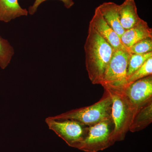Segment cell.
I'll list each match as a JSON object with an SVG mask.
<instances>
[{
  "mask_svg": "<svg viewBox=\"0 0 152 152\" xmlns=\"http://www.w3.org/2000/svg\"><path fill=\"white\" fill-rule=\"evenodd\" d=\"M152 57V52L142 54H130L128 62L127 72L128 79L134 72L140 67L148 59Z\"/></svg>",
  "mask_w": 152,
  "mask_h": 152,
  "instance_id": "15",
  "label": "cell"
},
{
  "mask_svg": "<svg viewBox=\"0 0 152 152\" xmlns=\"http://www.w3.org/2000/svg\"><path fill=\"white\" fill-rule=\"evenodd\" d=\"M130 54H142L152 52V38L139 41L128 49Z\"/></svg>",
  "mask_w": 152,
  "mask_h": 152,
  "instance_id": "17",
  "label": "cell"
},
{
  "mask_svg": "<svg viewBox=\"0 0 152 152\" xmlns=\"http://www.w3.org/2000/svg\"><path fill=\"white\" fill-rule=\"evenodd\" d=\"M107 90L113 99L111 116L114 130L112 140L114 144L124 140L129 131L134 111L123 93Z\"/></svg>",
  "mask_w": 152,
  "mask_h": 152,
  "instance_id": "4",
  "label": "cell"
},
{
  "mask_svg": "<svg viewBox=\"0 0 152 152\" xmlns=\"http://www.w3.org/2000/svg\"><path fill=\"white\" fill-rule=\"evenodd\" d=\"M151 75H152V57L148 59L140 67L130 76L128 78V82L129 84Z\"/></svg>",
  "mask_w": 152,
  "mask_h": 152,
  "instance_id": "16",
  "label": "cell"
},
{
  "mask_svg": "<svg viewBox=\"0 0 152 152\" xmlns=\"http://www.w3.org/2000/svg\"><path fill=\"white\" fill-rule=\"evenodd\" d=\"M28 14L27 10L20 5L18 0H0V21L8 23Z\"/></svg>",
  "mask_w": 152,
  "mask_h": 152,
  "instance_id": "13",
  "label": "cell"
},
{
  "mask_svg": "<svg viewBox=\"0 0 152 152\" xmlns=\"http://www.w3.org/2000/svg\"><path fill=\"white\" fill-rule=\"evenodd\" d=\"M48 0H35L32 6H30L28 9V13L31 15L34 14L37 10L38 8L42 3ZM62 2L64 6L66 8L69 9L71 8L73 6L75 3L73 0H58Z\"/></svg>",
  "mask_w": 152,
  "mask_h": 152,
  "instance_id": "18",
  "label": "cell"
},
{
  "mask_svg": "<svg viewBox=\"0 0 152 152\" xmlns=\"http://www.w3.org/2000/svg\"><path fill=\"white\" fill-rule=\"evenodd\" d=\"M114 125L111 118L89 126L88 131L78 149L86 152H98L114 145L112 137Z\"/></svg>",
  "mask_w": 152,
  "mask_h": 152,
  "instance_id": "5",
  "label": "cell"
},
{
  "mask_svg": "<svg viewBox=\"0 0 152 152\" xmlns=\"http://www.w3.org/2000/svg\"><path fill=\"white\" fill-rule=\"evenodd\" d=\"M123 94L134 113L137 108L152 99V75L129 84Z\"/></svg>",
  "mask_w": 152,
  "mask_h": 152,
  "instance_id": "7",
  "label": "cell"
},
{
  "mask_svg": "<svg viewBox=\"0 0 152 152\" xmlns=\"http://www.w3.org/2000/svg\"><path fill=\"white\" fill-rule=\"evenodd\" d=\"M152 38V30L148 23L142 20L137 24L128 30L121 37L122 43L127 50L139 41Z\"/></svg>",
  "mask_w": 152,
  "mask_h": 152,
  "instance_id": "9",
  "label": "cell"
},
{
  "mask_svg": "<svg viewBox=\"0 0 152 152\" xmlns=\"http://www.w3.org/2000/svg\"><path fill=\"white\" fill-rule=\"evenodd\" d=\"M104 89L102 97L96 103L71 110L52 118L56 120H74L88 126L111 118L113 99L108 91Z\"/></svg>",
  "mask_w": 152,
  "mask_h": 152,
  "instance_id": "2",
  "label": "cell"
},
{
  "mask_svg": "<svg viewBox=\"0 0 152 152\" xmlns=\"http://www.w3.org/2000/svg\"><path fill=\"white\" fill-rule=\"evenodd\" d=\"M152 122V99L136 109L129 131L135 132L144 129Z\"/></svg>",
  "mask_w": 152,
  "mask_h": 152,
  "instance_id": "11",
  "label": "cell"
},
{
  "mask_svg": "<svg viewBox=\"0 0 152 152\" xmlns=\"http://www.w3.org/2000/svg\"><path fill=\"white\" fill-rule=\"evenodd\" d=\"M14 54V50L8 41L0 37V67L5 69L10 62Z\"/></svg>",
  "mask_w": 152,
  "mask_h": 152,
  "instance_id": "14",
  "label": "cell"
},
{
  "mask_svg": "<svg viewBox=\"0 0 152 152\" xmlns=\"http://www.w3.org/2000/svg\"><path fill=\"white\" fill-rule=\"evenodd\" d=\"M86 66L92 83L100 85L113 55V48L89 23L84 45Z\"/></svg>",
  "mask_w": 152,
  "mask_h": 152,
  "instance_id": "1",
  "label": "cell"
},
{
  "mask_svg": "<svg viewBox=\"0 0 152 152\" xmlns=\"http://www.w3.org/2000/svg\"><path fill=\"white\" fill-rule=\"evenodd\" d=\"M130 54L127 50H114L101 83L104 89L124 92L129 85L127 72Z\"/></svg>",
  "mask_w": 152,
  "mask_h": 152,
  "instance_id": "3",
  "label": "cell"
},
{
  "mask_svg": "<svg viewBox=\"0 0 152 152\" xmlns=\"http://www.w3.org/2000/svg\"><path fill=\"white\" fill-rule=\"evenodd\" d=\"M105 21L121 38L125 30L120 22L119 5L113 2H104L98 7Z\"/></svg>",
  "mask_w": 152,
  "mask_h": 152,
  "instance_id": "10",
  "label": "cell"
},
{
  "mask_svg": "<svg viewBox=\"0 0 152 152\" xmlns=\"http://www.w3.org/2000/svg\"><path fill=\"white\" fill-rule=\"evenodd\" d=\"M120 22L125 30L137 24L142 19L139 17L134 0H125L119 5Z\"/></svg>",
  "mask_w": 152,
  "mask_h": 152,
  "instance_id": "12",
  "label": "cell"
},
{
  "mask_svg": "<svg viewBox=\"0 0 152 152\" xmlns=\"http://www.w3.org/2000/svg\"><path fill=\"white\" fill-rule=\"evenodd\" d=\"M90 23L95 31L115 50H127L124 45L115 32L105 21L98 7L95 9L94 14Z\"/></svg>",
  "mask_w": 152,
  "mask_h": 152,
  "instance_id": "8",
  "label": "cell"
},
{
  "mask_svg": "<svg viewBox=\"0 0 152 152\" xmlns=\"http://www.w3.org/2000/svg\"><path fill=\"white\" fill-rule=\"evenodd\" d=\"M45 122L50 129L62 139L69 146L78 148L86 137L88 126L74 120H56L49 117Z\"/></svg>",
  "mask_w": 152,
  "mask_h": 152,
  "instance_id": "6",
  "label": "cell"
}]
</instances>
